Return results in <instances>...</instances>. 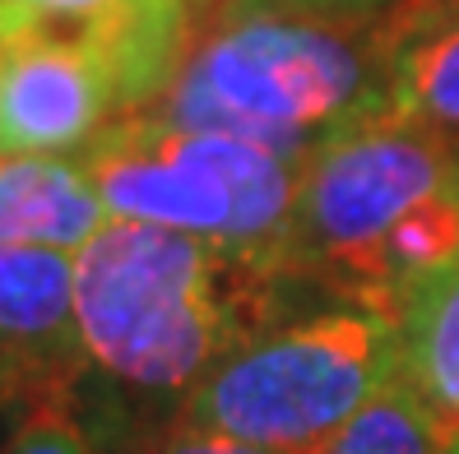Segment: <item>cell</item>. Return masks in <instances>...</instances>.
<instances>
[{
  "label": "cell",
  "mask_w": 459,
  "mask_h": 454,
  "mask_svg": "<svg viewBox=\"0 0 459 454\" xmlns=\"http://www.w3.org/2000/svg\"><path fill=\"white\" fill-rule=\"evenodd\" d=\"M112 223L79 158L0 153V246H47L79 255Z\"/></svg>",
  "instance_id": "9"
},
{
  "label": "cell",
  "mask_w": 459,
  "mask_h": 454,
  "mask_svg": "<svg viewBox=\"0 0 459 454\" xmlns=\"http://www.w3.org/2000/svg\"><path fill=\"white\" fill-rule=\"evenodd\" d=\"M297 283L172 227L112 218L74 255V320L89 366L130 394L181 398L274 330Z\"/></svg>",
  "instance_id": "2"
},
{
  "label": "cell",
  "mask_w": 459,
  "mask_h": 454,
  "mask_svg": "<svg viewBox=\"0 0 459 454\" xmlns=\"http://www.w3.org/2000/svg\"><path fill=\"white\" fill-rule=\"evenodd\" d=\"M0 454H112L93 422L70 404H51L14 417Z\"/></svg>",
  "instance_id": "13"
},
{
  "label": "cell",
  "mask_w": 459,
  "mask_h": 454,
  "mask_svg": "<svg viewBox=\"0 0 459 454\" xmlns=\"http://www.w3.org/2000/svg\"><path fill=\"white\" fill-rule=\"evenodd\" d=\"M399 376L390 315L330 302L279 320L172 404L186 422L274 454H320Z\"/></svg>",
  "instance_id": "3"
},
{
  "label": "cell",
  "mask_w": 459,
  "mask_h": 454,
  "mask_svg": "<svg viewBox=\"0 0 459 454\" xmlns=\"http://www.w3.org/2000/svg\"><path fill=\"white\" fill-rule=\"evenodd\" d=\"M288 5H307V10H325V14H353V19H381L403 0H288Z\"/></svg>",
  "instance_id": "15"
},
{
  "label": "cell",
  "mask_w": 459,
  "mask_h": 454,
  "mask_svg": "<svg viewBox=\"0 0 459 454\" xmlns=\"http://www.w3.org/2000/svg\"><path fill=\"white\" fill-rule=\"evenodd\" d=\"M0 33H56L112 65L126 112H153L195 38L191 0H0Z\"/></svg>",
  "instance_id": "8"
},
{
  "label": "cell",
  "mask_w": 459,
  "mask_h": 454,
  "mask_svg": "<svg viewBox=\"0 0 459 454\" xmlns=\"http://www.w3.org/2000/svg\"><path fill=\"white\" fill-rule=\"evenodd\" d=\"M0 74H5V42H0Z\"/></svg>",
  "instance_id": "16"
},
{
  "label": "cell",
  "mask_w": 459,
  "mask_h": 454,
  "mask_svg": "<svg viewBox=\"0 0 459 454\" xmlns=\"http://www.w3.org/2000/svg\"><path fill=\"white\" fill-rule=\"evenodd\" d=\"M399 376L431 426L437 454H459V260L399 306Z\"/></svg>",
  "instance_id": "11"
},
{
  "label": "cell",
  "mask_w": 459,
  "mask_h": 454,
  "mask_svg": "<svg viewBox=\"0 0 459 454\" xmlns=\"http://www.w3.org/2000/svg\"><path fill=\"white\" fill-rule=\"evenodd\" d=\"M459 181V140L376 116L320 144L297 176L288 270L325 302L367 306L376 251L399 218Z\"/></svg>",
  "instance_id": "5"
},
{
  "label": "cell",
  "mask_w": 459,
  "mask_h": 454,
  "mask_svg": "<svg viewBox=\"0 0 459 454\" xmlns=\"http://www.w3.org/2000/svg\"><path fill=\"white\" fill-rule=\"evenodd\" d=\"M0 153H84L117 121L126 98L112 65L56 33H0Z\"/></svg>",
  "instance_id": "7"
},
{
  "label": "cell",
  "mask_w": 459,
  "mask_h": 454,
  "mask_svg": "<svg viewBox=\"0 0 459 454\" xmlns=\"http://www.w3.org/2000/svg\"><path fill=\"white\" fill-rule=\"evenodd\" d=\"M79 163L112 218L204 236L292 278L288 246L302 167L288 158L232 135L177 130L140 112L117 121L79 153Z\"/></svg>",
  "instance_id": "4"
},
{
  "label": "cell",
  "mask_w": 459,
  "mask_h": 454,
  "mask_svg": "<svg viewBox=\"0 0 459 454\" xmlns=\"http://www.w3.org/2000/svg\"><path fill=\"white\" fill-rule=\"evenodd\" d=\"M390 33L385 112L459 140V0H403L390 10Z\"/></svg>",
  "instance_id": "10"
},
{
  "label": "cell",
  "mask_w": 459,
  "mask_h": 454,
  "mask_svg": "<svg viewBox=\"0 0 459 454\" xmlns=\"http://www.w3.org/2000/svg\"><path fill=\"white\" fill-rule=\"evenodd\" d=\"M390 51V14L353 19L288 0H209L153 116L260 144L302 167L343 130L385 116Z\"/></svg>",
  "instance_id": "1"
},
{
  "label": "cell",
  "mask_w": 459,
  "mask_h": 454,
  "mask_svg": "<svg viewBox=\"0 0 459 454\" xmlns=\"http://www.w3.org/2000/svg\"><path fill=\"white\" fill-rule=\"evenodd\" d=\"M320 454H437L409 381L394 376Z\"/></svg>",
  "instance_id": "12"
},
{
  "label": "cell",
  "mask_w": 459,
  "mask_h": 454,
  "mask_svg": "<svg viewBox=\"0 0 459 454\" xmlns=\"http://www.w3.org/2000/svg\"><path fill=\"white\" fill-rule=\"evenodd\" d=\"M121 454H274V450L219 436V432H209V426L186 422L177 408H168L163 417L134 426V432L121 441Z\"/></svg>",
  "instance_id": "14"
},
{
  "label": "cell",
  "mask_w": 459,
  "mask_h": 454,
  "mask_svg": "<svg viewBox=\"0 0 459 454\" xmlns=\"http://www.w3.org/2000/svg\"><path fill=\"white\" fill-rule=\"evenodd\" d=\"M74 320V255L47 246H0V408L23 417L70 404L89 381Z\"/></svg>",
  "instance_id": "6"
},
{
  "label": "cell",
  "mask_w": 459,
  "mask_h": 454,
  "mask_svg": "<svg viewBox=\"0 0 459 454\" xmlns=\"http://www.w3.org/2000/svg\"><path fill=\"white\" fill-rule=\"evenodd\" d=\"M200 5H209V0H200Z\"/></svg>",
  "instance_id": "17"
}]
</instances>
